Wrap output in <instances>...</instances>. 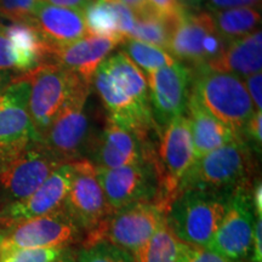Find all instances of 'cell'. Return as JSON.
I'll list each match as a JSON object with an SVG mask.
<instances>
[{
    "instance_id": "obj_1",
    "label": "cell",
    "mask_w": 262,
    "mask_h": 262,
    "mask_svg": "<svg viewBox=\"0 0 262 262\" xmlns=\"http://www.w3.org/2000/svg\"><path fill=\"white\" fill-rule=\"evenodd\" d=\"M93 83L108 118L135 134L143 143H150V134L158 127L153 119L148 84L125 52L108 57L97 68Z\"/></svg>"
},
{
    "instance_id": "obj_2",
    "label": "cell",
    "mask_w": 262,
    "mask_h": 262,
    "mask_svg": "<svg viewBox=\"0 0 262 262\" xmlns=\"http://www.w3.org/2000/svg\"><path fill=\"white\" fill-rule=\"evenodd\" d=\"M255 155L256 152L244 140L212 150L194 160L181 180L179 192L199 189L232 194L238 189L251 188L256 180Z\"/></svg>"
},
{
    "instance_id": "obj_3",
    "label": "cell",
    "mask_w": 262,
    "mask_h": 262,
    "mask_svg": "<svg viewBox=\"0 0 262 262\" xmlns=\"http://www.w3.org/2000/svg\"><path fill=\"white\" fill-rule=\"evenodd\" d=\"M191 95L216 119L244 140L255 108L242 78L201 67L191 71Z\"/></svg>"
},
{
    "instance_id": "obj_4",
    "label": "cell",
    "mask_w": 262,
    "mask_h": 262,
    "mask_svg": "<svg viewBox=\"0 0 262 262\" xmlns=\"http://www.w3.org/2000/svg\"><path fill=\"white\" fill-rule=\"evenodd\" d=\"M232 194L180 191L166 212V225L183 244L206 248L224 220Z\"/></svg>"
},
{
    "instance_id": "obj_5",
    "label": "cell",
    "mask_w": 262,
    "mask_h": 262,
    "mask_svg": "<svg viewBox=\"0 0 262 262\" xmlns=\"http://www.w3.org/2000/svg\"><path fill=\"white\" fill-rule=\"evenodd\" d=\"M91 85L88 81L78 85L40 140L44 148L63 164L89 159L96 141L86 110Z\"/></svg>"
},
{
    "instance_id": "obj_6",
    "label": "cell",
    "mask_w": 262,
    "mask_h": 262,
    "mask_svg": "<svg viewBox=\"0 0 262 262\" xmlns=\"http://www.w3.org/2000/svg\"><path fill=\"white\" fill-rule=\"evenodd\" d=\"M166 214L158 205L140 203L113 211L104 220L84 235L81 247L108 243L135 253L165 222Z\"/></svg>"
},
{
    "instance_id": "obj_7",
    "label": "cell",
    "mask_w": 262,
    "mask_h": 262,
    "mask_svg": "<svg viewBox=\"0 0 262 262\" xmlns=\"http://www.w3.org/2000/svg\"><path fill=\"white\" fill-rule=\"evenodd\" d=\"M29 81V117L38 142L83 78L57 64L42 63L22 75ZM89 83V81H88ZM91 84V83H90Z\"/></svg>"
},
{
    "instance_id": "obj_8",
    "label": "cell",
    "mask_w": 262,
    "mask_h": 262,
    "mask_svg": "<svg viewBox=\"0 0 262 262\" xmlns=\"http://www.w3.org/2000/svg\"><path fill=\"white\" fill-rule=\"evenodd\" d=\"M226 45L210 12L187 9L173 24L168 52L193 71L216 60Z\"/></svg>"
},
{
    "instance_id": "obj_9",
    "label": "cell",
    "mask_w": 262,
    "mask_h": 262,
    "mask_svg": "<svg viewBox=\"0 0 262 262\" xmlns=\"http://www.w3.org/2000/svg\"><path fill=\"white\" fill-rule=\"evenodd\" d=\"M62 164L38 141L0 165V210L25 201Z\"/></svg>"
},
{
    "instance_id": "obj_10",
    "label": "cell",
    "mask_w": 262,
    "mask_h": 262,
    "mask_svg": "<svg viewBox=\"0 0 262 262\" xmlns=\"http://www.w3.org/2000/svg\"><path fill=\"white\" fill-rule=\"evenodd\" d=\"M96 175L112 211L140 203L159 206L160 188L153 157L117 169L96 168Z\"/></svg>"
},
{
    "instance_id": "obj_11",
    "label": "cell",
    "mask_w": 262,
    "mask_h": 262,
    "mask_svg": "<svg viewBox=\"0 0 262 262\" xmlns=\"http://www.w3.org/2000/svg\"><path fill=\"white\" fill-rule=\"evenodd\" d=\"M83 234L84 232L62 206L47 215L18 222L6 237H3L0 251L10 249H66L83 242Z\"/></svg>"
},
{
    "instance_id": "obj_12",
    "label": "cell",
    "mask_w": 262,
    "mask_h": 262,
    "mask_svg": "<svg viewBox=\"0 0 262 262\" xmlns=\"http://www.w3.org/2000/svg\"><path fill=\"white\" fill-rule=\"evenodd\" d=\"M29 81L15 78L0 94V165L37 141L29 117Z\"/></svg>"
},
{
    "instance_id": "obj_13",
    "label": "cell",
    "mask_w": 262,
    "mask_h": 262,
    "mask_svg": "<svg viewBox=\"0 0 262 262\" xmlns=\"http://www.w3.org/2000/svg\"><path fill=\"white\" fill-rule=\"evenodd\" d=\"M253 188V187H251ZM251 188L235 191L231 195L224 220L206 248L234 262L250 256L256 222Z\"/></svg>"
},
{
    "instance_id": "obj_14",
    "label": "cell",
    "mask_w": 262,
    "mask_h": 262,
    "mask_svg": "<svg viewBox=\"0 0 262 262\" xmlns=\"http://www.w3.org/2000/svg\"><path fill=\"white\" fill-rule=\"evenodd\" d=\"M74 176L63 208L85 234L112 214L96 175V168L88 159L74 162Z\"/></svg>"
},
{
    "instance_id": "obj_15",
    "label": "cell",
    "mask_w": 262,
    "mask_h": 262,
    "mask_svg": "<svg viewBox=\"0 0 262 262\" xmlns=\"http://www.w3.org/2000/svg\"><path fill=\"white\" fill-rule=\"evenodd\" d=\"M147 75L153 119L159 130L187 111L191 70L176 61Z\"/></svg>"
},
{
    "instance_id": "obj_16",
    "label": "cell",
    "mask_w": 262,
    "mask_h": 262,
    "mask_svg": "<svg viewBox=\"0 0 262 262\" xmlns=\"http://www.w3.org/2000/svg\"><path fill=\"white\" fill-rule=\"evenodd\" d=\"M153 153L155 147L152 143H143L135 134L107 117L88 160L95 168L117 169L143 162Z\"/></svg>"
},
{
    "instance_id": "obj_17",
    "label": "cell",
    "mask_w": 262,
    "mask_h": 262,
    "mask_svg": "<svg viewBox=\"0 0 262 262\" xmlns=\"http://www.w3.org/2000/svg\"><path fill=\"white\" fill-rule=\"evenodd\" d=\"M73 176L74 164H62L28 198L2 209L0 221L21 222L62 208L70 192Z\"/></svg>"
},
{
    "instance_id": "obj_18",
    "label": "cell",
    "mask_w": 262,
    "mask_h": 262,
    "mask_svg": "<svg viewBox=\"0 0 262 262\" xmlns=\"http://www.w3.org/2000/svg\"><path fill=\"white\" fill-rule=\"evenodd\" d=\"M125 40L88 35L80 40L61 48H45V60L49 63L78 74L93 84L97 68L107 60L108 55Z\"/></svg>"
},
{
    "instance_id": "obj_19",
    "label": "cell",
    "mask_w": 262,
    "mask_h": 262,
    "mask_svg": "<svg viewBox=\"0 0 262 262\" xmlns=\"http://www.w3.org/2000/svg\"><path fill=\"white\" fill-rule=\"evenodd\" d=\"M45 48H61L88 37L84 11L40 2L29 22Z\"/></svg>"
},
{
    "instance_id": "obj_20",
    "label": "cell",
    "mask_w": 262,
    "mask_h": 262,
    "mask_svg": "<svg viewBox=\"0 0 262 262\" xmlns=\"http://www.w3.org/2000/svg\"><path fill=\"white\" fill-rule=\"evenodd\" d=\"M88 34L126 40L135 26V14L119 0H94L85 9Z\"/></svg>"
},
{
    "instance_id": "obj_21",
    "label": "cell",
    "mask_w": 262,
    "mask_h": 262,
    "mask_svg": "<svg viewBox=\"0 0 262 262\" xmlns=\"http://www.w3.org/2000/svg\"><path fill=\"white\" fill-rule=\"evenodd\" d=\"M186 112H188L187 117L191 123L195 159L234 141L243 140L209 113L191 93Z\"/></svg>"
},
{
    "instance_id": "obj_22",
    "label": "cell",
    "mask_w": 262,
    "mask_h": 262,
    "mask_svg": "<svg viewBox=\"0 0 262 262\" xmlns=\"http://www.w3.org/2000/svg\"><path fill=\"white\" fill-rule=\"evenodd\" d=\"M212 71L234 74L239 78L260 73L262 68L261 29L226 45L224 51L208 66Z\"/></svg>"
},
{
    "instance_id": "obj_23",
    "label": "cell",
    "mask_w": 262,
    "mask_h": 262,
    "mask_svg": "<svg viewBox=\"0 0 262 262\" xmlns=\"http://www.w3.org/2000/svg\"><path fill=\"white\" fill-rule=\"evenodd\" d=\"M220 37L226 44L253 34L260 29V8H237L210 12Z\"/></svg>"
},
{
    "instance_id": "obj_24",
    "label": "cell",
    "mask_w": 262,
    "mask_h": 262,
    "mask_svg": "<svg viewBox=\"0 0 262 262\" xmlns=\"http://www.w3.org/2000/svg\"><path fill=\"white\" fill-rule=\"evenodd\" d=\"M182 244L165 221L146 244L131 255L134 262H176Z\"/></svg>"
},
{
    "instance_id": "obj_25",
    "label": "cell",
    "mask_w": 262,
    "mask_h": 262,
    "mask_svg": "<svg viewBox=\"0 0 262 262\" xmlns=\"http://www.w3.org/2000/svg\"><path fill=\"white\" fill-rule=\"evenodd\" d=\"M173 24L175 22L160 18L149 11L142 12L135 15V26L130 33L129 39L146 42L168 51Z\"/></svg>"
},
{
    "instance_id": "obj_26",
    "label": "cell",
    "mask_w": 262,
    "mask_h": 262,
    "mask_svg": "<svg viewBox=\"0 0 262 262\" xmlns=\"http://www.w3.org/2000/svg\"><path fill=\"white\" fill-rule=\"evenodd\" d=\"M124 52L139 68H142L147 74L150 72L166 67L176 62L168 51L146 44V42L126 39L123 42Z\"/></svg>"
},
{
    "instance_id": "obj_27",
    "label": "cell",
    "mask_w": 262,
    "mask_h": 262,
    "mask_svg": "<svg viewBox=\"0 0 262 262\" xmlns=\"http://www.w3.org/2000/svg\"><path fill=\"white\" fill-rule=\"evenodd\" d=\"M77 262H134L133 255L116 245L97 243L81 247L77 253Z\"/></svg>"
},
{
    "instance_id": "obj_28",
    "label": "cell",
    "mask_w": 262,
    "mask_h": 262,
    "mask_svg": "<svg viewBox=\"0 0 262 262\" xmlns=\"http://www.w3.org/2000/svg\"><path fill=\"white\" fill-rule=\"evenodd\" d=\"M64 249H10L0 251V262H56Z\"/></svg>"
},
{
    "instance_id": "obj_29",
    "label": "cell",
    "mask_w": 262,
    "mask_h": 262,
    "mask_svg": "<svg viewBox=\"0 0 262 262\" xmlns=\"http://www.w3.org/2000/svg\"><path fill=\"white\" fill-rule=\"evenodd\" d=\"M40 0H0V16L12 24L29 25Z\"/></svg>"
},
{
    "instance_id": "obj_30",
    "label": "cell",
    "mask_w": 262,
    "mask_h": 262,
    "mask_svg": "<svg viewBox=\"0 0 262 262\" xmlns=\"http://www.w3.org/2000/svg\"><path fill=\"white\" fill-rule=\"evenodd\" d=\"M148 11L160 18L170 22H176L186 11L180 0H146Z\"/></svg>"
},
{
    "instance_id": "obj_31",
    "label": "cell",
    "mask_w": 262,
    "mask_h": 262,
    "mask_svg": "<svg viewBox=\"0 0 262 262\" xmlns=\"http://www.w3.org/2000/svg\"><path fill=\"white\" fill-rule=\"evenodd\" d=\"M176 262H234L221 255L214 253L210 249L203 247H192L182 244L181 251Z\"/></svg>"
},
{
    "instance_id": "obj_32",
    "label": "cell",
    "mask_w": 262,
    "mask_h": 262,
    "mask_svg": "<svg viewBox=\"0 0 262 262\" xmlns=\"http://www.w3.org/2000/svg\"><path fill=\"white\" fill-rule=\"evenodd\" d=\"M261 123H262V113L255 112L245 126L244 130V140L251 146L255 152L260 155L261 153Z\"/></svg>"
},
{
    "instance_id": "obj_33",
    "label": "cell",
    "mask_w": 262,
    "mask_h": 262,
    "mask_svg": "<svg viewBox=\"0 0 262 262\" xmlns=\"http://www.w3.org/2000/svg\"><path fill=\"white\" fill-rule=\"evenodd\" d=\"M208 12L237 8H260L261 0H203Z\"/></svg>"
},
{
    "instance_id": "obj_34",
    "label": "cell",
    "mask_w": 262,
    "mask_h": 262,
    "mask_svg": "<svg viewBox=\"0 0 262 262\" xmlns=\"http://www.w3.org/2000/svg\"><path fill=\"white\" fill-rule=\"evenodd\" d=\"M244 85L250 96L251 102L255 108V112H261L262 108V74L255 73L243 78Z\"/></svg>"
},
{
    "instance_id": "obj_35",
    "label": "cell",
    "mask_w": 262,
    "mask_h": 262,
    "mask_svg": "<svg viewBox=\"0 0 262 262\" xmlns=\"http://www.w3.org/2000/svg\"><path fill=\"white\" fill-rule=\"evenodd\" d=\"M262 237V217H256L254 228V239L253 247H251V257L249 262H262V248L261 238Z\"/></svg>"
},
{
    "instance_id": "obj_36",
    "label": "cell",
    "mask_w": 262,
    "mask_h": 262,
    "mask_svg": "<svg viewBox=\"0 0 262 262\" xmlns=\"http://www.w3.org/2000/svg\"><path fill=\"white\" fill-rule=\"evenodd\" d=\"M40 2L49 5L58 6V8L74 9L80 10V11H85V9H86L94 0H40Z\"/></svg>"
},
{
    "instance_id": "obj_37",
    "label": "cell",
    "mask_w": 262,
    "mask_h": 262,
    "mask_svg": "<svg viewBox=\"0 0 262 262\" xmlns=\"http://www.w3.org/2000/svg\"><path fill=\"white\" fill-rule=\"evenodd\" d=\"M14 79L15 78L12 77L10 71H0V94L11 84V81Z\"/></svg>"
},
{
    "instance_id": "obj_38",
    "label": "cell",
    "mask_w": 262,
    "mask_h": 262,
    "mask_svg": "<svg viewBox=\"0 0 262 262\" xmlns=\"http://www.w3.org/2000/svg\"><path fill=\"white\" fill-rule=\"evenodd\" d=\"M56 262H77V253H75V250L66 248Z\"/></svg>"
},
{
    "instance_id": "obj_39",
    "label": "cell",
    "mask_w": 262,
    "mask_h": 262,
    "mask_svg": "<svg viewBox=\"0 0 262 262\" xmlns=\"http://www.w3.org/2000/svg\"><path fill=\"white\" fill-rule=\"evenodd\" d=\"M181 2V4L185 6L186 9L188 10H193V9H196L198 8V5H201L203 3V0H180Z\"/></svg>"
},
{
    "instance_id": "obj_40",
    "label": "cell",
    "mask_w": 262,
    "mask_h": 262,
    "mask_svg": "<svg viewBox=\"0 0 262 262\" xmlns=\"http://www.w3.org/2000/svg\"><path fill=\"white\" fill-rule=\"evenodd\" d=\"M3 27H4V26H3V25H0V32L3 31Z\"/></svg>"
},
{
    "instance_id": "obj_41",
    "label": "cell",
    "mask_w": 262,
    "mask_h": 262,
    "mask_svg": "<svg viewBox=\"0 0 262 262\" xmlns=\"http://www.w3.org/2000/svg\"><path fill=\"white\" fill-rule=\"evenodd\" d=\"M2 239H3V235H0V243H2Z\"/></svg>"
}]
</instances>
